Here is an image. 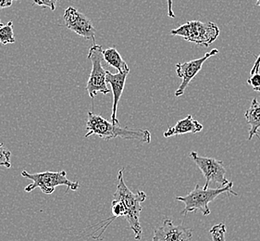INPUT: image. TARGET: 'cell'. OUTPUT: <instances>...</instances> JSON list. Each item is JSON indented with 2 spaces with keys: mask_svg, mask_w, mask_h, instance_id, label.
<instances>
[{
  "mask_svg": "<svg viewBox=\"0 0 260 241\" xmlns=\"http://www.w3.org/2000/svg\"><path fill=\"white\" fill-rule=\"evenodd\" d=\"M103 50L101 46L95 44L89 49L88 58L92 63V71L86 84V90L92 100L99 93L108 95L111 92V89L108 88L106 82L107 71H105L102 66Z\"/></svg>",
  "mask_w": 260,
  "mask_h": 241,
  "instance_id": "8992f818",
  "label": "cell"
},
{
  "mask_svg": "<svg viewBox=\"0 0 260 241\" xmlns=\"http://www.w3.org/2000/svg\"><path fill=\"white\" fill-rule=\"evenodd\" d=\"M203 130V125H201L198 120H194L192 115H188L184 119L179 120L174 126L169 127L163 136L164 137H172L174 136H180L184 134H197Z\"/></svg>",
  "mask_w": 260,
  "mask_h": 241,
  "instance_id": "7c38bea8",
  "label": "cell"
},
{
  "mask_svg": "<svg viewBox=\"0 0 260 241\" xmlns=\"http://www.w3.org/2000/svg\"><path fill=\"white\" fill-rule=\"evenodd\" d=\"M0 166L8 168V169H10L12 166L11 152L9 149H7L2 143H0Z\"/></svg>",
  "mask_w": 260,
  "mask_h": 241,
  "instance_id": "e0dca14e",
  "label": "cell"
},
{
  "mask_svg": "<svg viewBox=\"0 0 260 241\" xmlns=\"http://www.w3.org/2000/svg\"><path fill=\"white\" fill-rule=\"evenodd\" d=\"M219 34L220 31L219 27L211 21H187L171 31L172 36L182 37L186 41L206 47H209L212 43L215 42L219 37Z\"/></svg>",
  "mask_w": 260,
  "mask_h": 241,
  "instance_id": "5b68a950",
  "label": "cell"
},
{
  "mask_svg": "<svg viewBox=\"0 0 260 241\" xmlns=\"http://www.w3.org/2000/svg\"><path fill=\"white\" fill-rule=\"evenodd\" d=\"M234 183L230 182L228 185L221 187L219 189H205L201 188L198 184L196 185L194 189L184 197H176V200L184 203V209L181 212V215H186L188 213L201 212L203 215L208 216L210 215V210L208 204L217 199L220 195L227 194L237 196L233 190Z\"/></svg>",
  "mask_w": 260,
  "mask_h": 241,
  "instance_id": "3957f363",
  "label": "cell"
},
{
  "mask_svg": "<svg viewBox=\"0 0 260 241\" xmlns=\"http://www.w3.org/2000/svg\"><path fill=\"white\" fill-rule=\"evenodd\" d=\"M192 236V228L175 226L172 220L166 219L154 230L153 241H191Z\"/></svg>",
  "mask_w": 260,
  "mask_h": 241,
  "instance_id": "30bf717a",
  "label": "cell"
},
{
  "mask_svg": "<svg viewBox=\"0 0 260 241\" xmlns=\"http://www.w3.org/2000/svg\"><path fill=\"white\" fill-rule=\"evenodd\" d=\"M21 176L32 181V183L28 185L24 189L25 192L28 193L36 189H40L43 193L51 195L54 193L56 188L59 186H66V192H68L70 189L76 191L80 188V184L78 182H73L67 178V173L64 170L59 172L46 171L37 173H28L27 171L23 170L21 172Z\"/></svg>",
  "mask_w": 260,
  "mask_h": 241,
  "instance_id": "277c9868",
  "label": "cell"
},
{
  "mask_svg": "<svg viewBox=\"0 0 260 241\" xmlns=\"http://www.w3.org/2000/svg\"><path fill=\"white\" fill-rule=\"evenodd\" d=\"M2 25H3V23H2V22H1V21H0V27L2 26Z\"/></svg>",
  "mask_w": 260,
  "mask_h": 241,
  "instance_id": "cb8c5ba5",
  "label": "cell"
},
{
  "mask_svg": "<svg viewBox=\"0 0 260 241\" xmlns=\"http://www.w3.org/2000/svg\"><path fill=\"white\" fill-rule=\"evenodd\" d=\"M103 59L111 67L118 70L119 72H130L127 63L121 58L120 53L114 47H110L103 50Z\"/></svg>",
  "mask_w": 260,
  "mask_h": 241,
  "instance_id": "5bb4252c",
  "label": "cell"
},
{
  "mask_svg": "<svg viewBox=\"0 0 260 241\" xmlns=\"http://www.w3.org/2000/svg\"><path fill=\"white\" fill-rule=\"evenodd\" d=\"M146 199V194L144 191L134 193L128 189L123 179V170H120L113 199L120 200L124 206L126 210L124 218L129 223L131 229L134 231L136 240H140L142 238L143 230L140 225V214L143 207L141 203L144 202Z\"/></svg>",
  "mask_w": 260,
  "mask_h": 241,
  "instance_id": "7a4b0ae2",
  "label": "cell"
},
{
  "mask_svg": "<svg viewBox=\"0 0 260 241\" xmlns=\"http://www.w3.org/2000/svg\"><path fill=\"white\" fill-rule=\"evenodd\" d=\"M194 163L198 165L199 170L203 173L206 178L204 188L207 189L211 182L218 183L222 187L230 183L229 180L225 177L226 169L224 167L223 162L216 160L214 158L202 157L199 156L198 152H192L189 154Z\"/></svg>",
  "mask_w": 260,
  "mask_h": 241,
  "instance_id": "52a82bcc",
  "label": "cell"
},
{
  "mask_svg": "<svg viewBox=\"0 0 260 241\" xmlns=\"http://www.w3.org/2000/svg\"><path fill=\"white\" fill-rule=\"evenodd\" d=\"M168 2V16L170 18L174 19L175 15H174V12H173V9H172V0H167Z\"/></svg>",
  "mask_w": 260,
  "mask_h": 241,
  "instance_id": "44dd1931",
  "label": "cell"
},
{
  "mask_svg": "<svg viewBox=\"0 0 260 241\" xmlns=\"http://www.w3.org/2000/svg\"><path fill=\"white\" fill-rule=\"evenodd\" d=\"M245 118L250 126L248 141H251L254 136L259 137L260 129V103L256 99L251 101V105L245 113Z\"/></svg>",
  "mask_w": 260,
  "mask_h": 241,
  "instance_id": "4fadbf2b",
  "label": "cell"
},
{
  "mask_svg": "<svg viewBox=\"0 0 260 241\" xmlns=\"http://www.w3.org/2000/svg\"><path fill=\"white\" fill-rule=\"evenodd\" d=\"M259 67H260V54L259 56L256 58L255 64H254V67H252V70L250 72V74H254L255 73H259Z\"/></svg>",
  "mask_w": 260,
  "mask_h": 241,
  "instance_id": "ffe728a7",
  "label": "cell"
},
{
  "mask_svg": "<svg viewBox=\"0 0 260 241\" xmlns=\"http://www.w3.org/2000/svg\"><path fill=\"white\" fill-rule=\"evenodd\" d=\"M212 241H226L225 234H226V226L223 223H219L218 225L212 226L209 231Z\"/></svg>",
  "mask_w": 260,
  "mask_h": 241,
  "instance_id": "2e32d148",
  "label": "cell"
},
{
  "mask_svg": "<svg viewBox=\"0 0 260 241\" xmlns=\"http://www.w3.org/2000/svg\"><path fill=\"white\" fill-rule=\"evenodd\" d=\"M247 84L250 86H252V88L256 91L260 92V74L259 73H255L254 74H251L250 78L247 80Z\"/></svg>",
  "mask_w": 260,
  "mask_h": 241,
  "instance_id": "ac0fdd59",
  "label": "cell"
},
{
  "mask_svg": "<svg viewBox=\"0 0 260 241\" xmlns=\"http://www.w3.org/2000/svg\"><path fill=\"white\" fill-rule=\"evenodd\" d=\"M58 0H34V5L40 6L42 8H48L51 11L56 10V4Z\"/></svg>",
  "mask_w": 260,
  "mask_h": 241,
  "instance_id": "d6986e66",
  "label": "cell"
},
{
  "mask_svg": "<svg viewBox=\"0 0 260 241\" xmlns=\"http://www.w3.org/2000/svg\"><path fill=\"white\" fill-rule=\"evenodd\" d=\"M63 19L65 21V25L71 31L74 32L80 37L87 40H93L94 43L95 29L86 16L81 13L73 7H69L64 12Z\"/></svg>",
  "mask_w": 260,
  "mask_h": 241,
  "instance_id": "9c48e42d",
  "label": "cell"
},
{
  "mask_svg": "<svg viewBox=\"0 0 260 241\" xmlns=\"http://www.w3.org/2000/svg\"><path fill=\"white\" fill-rule=\"evenodd\" d=\"M15 43V37L13 33V22L9 21L8 24H3L0 27V44H13Z\"/></svg>",
  "mask_w": 260,
  "mask_h": 241,
  "instance_id": "9a60e30c",
  "label": "cell"
},
{
  "mask_svg": "<svg viewBox=\"0 0 260 241\" xmlns=\"http://www.w3.org/2000/svg\"><path fill=\"white\" fill-rule=\"evenodd\" d=\"M13 1H16V0H0V10L11 7Z\"/></svg>",
  "mask_w": 260,
  "mask_h": 241,
  "instance_id": "7402d4cb",
  "label": "cell"
},
{
  "mask_svg": "<svg viewBox=\"0 0 260 241\" xmlns=\"http://www.w3.org/2000/svg\"><path fill=\"white\" fill-rule=\"evenodd\" d=\"M255 5L260 8V0H256V4H255Z\"/></svg>",
  "mask_w": 260,
  "mask_h": 241,
  "instance_id": "603a6c76",
  "label": "cell"
},
{
  "mask_svg": "<svg viewBox=\"0 0 260 241\" xmlns=\"http://www.w3.org/2000/svg\"><path fill=\"white\" fill-rule=\"evenodd\" d=\"M130 72H119L118 74H112L110 71H107L106 74V82L111 86V92L113 94V104H112V113H111V122L113 124H119L117 119V110L118 104L124 89L126 78Z\"/></svg>",
  "mask_w": 260,
  "mask_h": 241,
  "instance_id": "8fae6325",
  "label": "cell"
},
{
  "mask_svg": "<svg viewBox=\"0 0 260 241\" xmlns=\"http://www.w3.org/2000/svg\"><path fill=\"white\" fill-rule=\"evenodd\" d=\"M218 53H219V50L217 48H215L210 52L206 53L202 58L192 59L187 63L176 64V74H177L178 77L182 79V83L178 87V89L175 91V97H181L184 94L185 89L187 88L191 80L194 78L196 75L201 71L206 61L210 57L217 55Z\"/></svg>",
  "mask_w": 260,
  "mask_h": 241,
  "instance_id": "ba28073f",
  "label": "cell"
},
{
  "mask_svg": "<svg viewBox=\"0 0 260 241\" xmlns=\"http://www.w3.org/2000/svg\"><path fill=\"white\" fill-rule=\"evenodd\" d=\"M85 137L98 136L106 141L116 137L126 140H137L143 143H150L151 134L145 129H132L129 127H121L119 124L106 120L103 117L89 111L86 120Z\"/></svg>",
  "mask_w": 260,
  "mask_h": 241,
  "instance_id": "6da1fadb",
  "label": "cell"
}]
</instances>
